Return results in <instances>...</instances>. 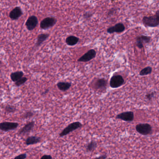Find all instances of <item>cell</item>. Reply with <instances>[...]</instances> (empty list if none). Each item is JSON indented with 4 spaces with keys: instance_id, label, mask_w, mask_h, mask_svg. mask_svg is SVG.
I'll use <instances>...</instances> for the list:
<instances>
[{
    "instance_id": "6da1fadb",
    "label": "cell",
    "mask_w": 159,
    "mask_h": 159,
    "mask_svg": "<svg viewBox=\"0 0 159 159\" xmlns=\"http://www.w3.org/2000/svg\"><path fill=\"white\" fill-rule=\"evenodd\" d=\"M142 21L145 27L151 28L158 27L159 25V10H157L153 16H144Z\"/></svg>"
},
{
    "instance_id": "7a4b0ae2",
    "label": "cell",
    "mask_w": 159,
    "mask_h": 159,
    "mask_svg": "<svg viewBox=\"0 0 159 159\" xmlns=\"http://www.w3.org/2000/svg\"><path fill=\"white\" fill-rule=\"evenodd\" d=\"M83 126V124L79 121L74 122L69 124L67 127H65L59 134V137H64L65 136L69 134L70 132L78 129Z\"/></svg>"
},
{
    "instance_id": "3957f363",
    "label": "cell",
    "mask_w": 159,
    "mask_h": 159,
    "mask_svg": "<svg viewBox=\"0 0 159 159\" xmlns=\"http://www.w3.org/2000/svg\"><path fill=\"white\" fill-rule=\"evenodd\" d=\"M135 129L139 134L144 136L151 134L153 128L151 125L148 123H140L136 125Z\"/></svg>"
},
{
    "instance_id": "277c9868",
    "label": "cell",
    "mask_w": 159,
    "mask_h": 159,
    "mask_svg": "<svg viewBox=\"0 0 159 159\" xmlns=\"http://www.w3.org/2000/svg\"><path fill=\"white\" fill-rule=\"evenodd\" d=\"M125 80L120 75H114L110 79L109 84L112 88L116 89L122 86L125 84Z\"/></svg>"
},
{
    "instance_id": "5b68a950",
    "label": "cell",
    "mask_w": 159,
    "mask_h": 159,
    "mask_svg": "<svg viewBox=\"0 0 159 159\" xmlns=\"http://www.w3.org/2000/svg\"><path fill=\"white\" fill-rule=\"evenodd\" d=\"M57 19L54 17H47L42 20L40 27L42 30H46L51 28L57 23Z\"/></svg>"
},
{
    "instance_id": "8992f818",
    "label": "cell",
    "mask_w": 159,
    "mask_h": 159,
    "mask_svg": "<svg viewBox=\"0 0 159 159\" xmlns=\"http://www.w3.org/2000/svg\"><path fill=\"white\" fill-rule=\"evenodd\" d=\"M115 118L124 121L131 122L134 120V114L132 111H127L117 114Z\"/></svg>"
},
{
    "instance_id": "52a82bcc",
    "label": "cell",
    "mask_w": 159,
    "mask_h": 159,
    "mask_svg": "<svg viewBox=\"0 0 159 159\" xmlns=\"http://www.w3.org/2000/svg\"><path fill=\"white\" fill-rule=\"evenodd\" d=\"M19 124L17 122H3L0 123V130L3 132H8L16 129L18 127Z\"/></svg>"
},
{
    "instance_id": "ba28073f",
    "label": "cell",
    "mask_w": 159,
    "mask_h": 159,
    "mask_svg": "<svg viewBox=\"0 0 159 159\" xmlns=\"http://www.w3.org/2000/svg\"><path fill=\"white\" fill-rule=\"evenodd\" d=\"M38 24V20L36 16L32 15L29 16L26 22L25 26L29 31H32L37 27Z\"/></svg>"
},
{
    "instance_id": "9c48e42d",
    "label": "cell",
    "mask_w": 159,
    "mask_h": 159,
    "mask_svg": "<svg viewBox=\"0 0 159 159\" xmlns=\"http://www.w3.org/2000/svg\"><path fill=\"white\" fill-rule=\"evenodd\" d=\"M96 51L94 49H91L78 59V62H87L94 59L96 56Z\"/></svg>"
},
{
    "instance_id": "30bf717a",
    "label": "cell",
    "mask_w": 159,
    "mask_h": 159,
    "mask_svg": "<svg viewBox=\"0 0 159 159\" xmlns=\"http://www.w3.org/2000/svg\"><path fill=\"white\" fill-rule=\"evenodd\" d=\"M151 40V37L150 36L138 35L136 38V45L139 49H142L144 47V43H149Z\"/></svg>"
},
{
    "instance_id": "8fae6325",
    "label": "cell",
    "mask_w": 159,
    "mask_h": 159,
    "mask_svg": "<svg viewBox=\"0 0 159 159\" xmlns=\"http://www.w3.org/2000/svg\"><path fill=\"white\" fill-rule=\"evenodd\" d=\"M22 8L19 6H16L11 10L9 14V17L12 20L15 21L19 19L23 15Z\"/></svg>"
},
{
    "instance_id": "7c38bea8",
    "label": "cell",
    "mask_w": 159,
    "mask_h": 159,
    "mask_svg": "<svg viewBox=\"0 0 159 159\" xmlns=\"http://www.w3.org/2000/svg\"><path fill=\"white\" fill-rule=\"evenodd\" d=\"M126 28L124 24L122 22L117 23L113 26L110 27L107 29V32L109 34H113L114 33H120L124 32Z\"/></svg>"
},
{
    "instance_id": "4fadbf2b",
    "label": "cell",
    "mask_w": 159,
    "mask_h": 159,
    "mask_svg": "<svg viewBox=\"0 0 159 159\" xmlns=\"http://www.w3.org/2000/svg\"><path fill=\"white\" fill-rule=\"evenodd\" d=\"M35 125V121H31L29 122L26 124L24 127H22L18 132V134L20 135H24L27 133H30L34 128Z\"/></svg>"
},
{
    "instance_id": "5bb4252c",
    "label": "cell",
    "mask_w": 159,
    "mask_h": 159,
    "mask_svg": "<svg viewBox=\"0 0 159 159\" xmlns=\"http://www.w3.org/2000/svg\"><path fill=\"white\" fill-rule=\"evenodd\" d=\"M108 85V81L105 78H98L94 83V88L96 90H105Z\"/></svg>"
},
{
    "instance_id": "9a60e30c",
    "label": "cell",
    "mask_w": 159,
    "mask_h": 159,
    "mask_svg": "<svg viewBox=\"0 0 159 159\" xmlns=\"http://www.w3.org/2000/svg\"><path fill=\"white\" fill-rule=\"evenodd\" d=\"M50 34L49 33H42L38 35L36 42L35 45V47L36 48L39 47L43 43V42L47 40Z\"/></svg>"
},
{
    "instance_id": "2e32d148",
    "label": "cell",
    "mask_w": 159,
    "mask_h": 159,
    "mask_svg": "<svg viewBox=\"0 0 159 159\" xmlns=\"http://www.w3.org/2000/svg\"><path fill=\"white\" fill-rule=\"evenodd\" d=\"M72 84L71 82L60 81L57 84V87L60 91L62 92H66L70 89Z\"/></svg>"
},
{
    "instance_id": "e0dca14e",
    "label": "cell",
    "mask_w": 159,
    "mask_h": 159,
    "mask_svg": "<svg viewBox=\"0 0 159 159\" xmlns=\"http://www.w3.org/2000/svg\"><path fill=\"white\" fill-rule=\"evenodd\" d=\"M41 138L36 136H31L27 138L25 140V144L27 146L32 145L40 143L41 141Z\"/></svg>"
},
{
    "instance_id": "ac0fdd59",
    "label": "cell",
    "mask_w": 159,
    "mask_h": 159,
    "mask_svg": "<svg viewBox=\"0 0 159 159\" xmlns=\"http://www.w3.org/2000/svg\"><path fill=\"white\" fill-rule=\"evenodd\" d=\"M79 41V38L74 35L68 36L65 40V42L68 46H73L76 45Z\"/></svg>"
},
{
    "instance_id": "d6986e66",
    "label": "cell",
    "mask_w": 159,
    "mask_h": 159,
    "mask_svg": "<svg viewBox=\"0 0 159 159\" xmlns=\"http://www.w3.org/2000/svg\"><path fill=\"white\" fill-rule=\"evenodd\" d=\"M25 75V73L22 71H17L16 72H12L10 74V78L11 80L13 82H16L18 80H19L20 78L23 77Z\"/></svg>"
},
{
    "instance_id": "ffe728a7",
    "label": "cell",
    "mask_w": 159,
    "mask_h": 159,
    "mask_svg": "<svg viewBox=\"0 0 159 159\" xmlns=\"http://www.w3.org/2000/svg\"><path fill=\"white\" fill-rule=\"evenodd\" d=\"M97 144L96 141L92 140L87 143L85 146V149L87 152H91L94 151L97 148Z\"/></svg>"
},
{
    "instance_id": "44dd1931",
    "label": "cell",
    "mask_w": 159,
    "mask_h": 159,
    "mask_svg": "<svg viewBox=\"0 0 159 159\" xmlns=\"http://www.w3.org/2000/svg\"><path fill=\"white\" fill-rule=\"evenodd\" d=\"M152 67H151V66H147L140 70L139 72V75L140 76L148 75L152 73Z\"/></svg>"
},
{
    "instance_id": "7402d4cb",
    "label": "cell",
    "mask_w": 159,
    "mask_h": 159,
    "mask_svg": "<svg viewBox=\"0 0 159 159\" xmlns=\"http://www.w3.org/2000/svg\"><path fill=\"white\" fill-rule=\"evenodd\" d=\"M16 108L15 106L7 105L5 107V111L8 113H14L16 111Z\"/></svg>"
},
{
    "instance_id": "603a6c76",
    "label": "cell",
    "mask_w": 159,
    "mask_h": 159,
    "mask_svg": "<svg viewBox=\"0 0 159 159\" xmlns=\"http://www.w3.org/2000/svg\"><path fill=\"white\" fill-rule=\"evenodd\" d=\"M28 80V78H27V77H23L22 78H20L19 80H18L16 82H15V85L16 87L21 86L22 85L24 84L27 82Z\"/></svg>"
},
{
    "instance_id": "cb8c5ba5",
    "label": "cell",
    "mask_w": 159,
    "mask_h": 159,
    "mask_svg": "<svg viewBox=\"0 0 159 159\" xmlns=\"http://www.w3.org/2000/svg\"><path fill=\"white\" fill-rule=\"evenodd\" d=\"M34 113L32 112L31 111H28L25 113L23 116H22V118L24 119H29L31 118V117H32L34 116Z\"/></svg>"
},
{
    "instance_id": "d4e9b609",
    "label": "cell",
    "mask_w": 159,
    "mask_h": 159,
    "mask_svg": "<svg viewBox=\"0 0 159 159\" xmlns=\"http://www.w3.org/2000/svg\"><path fill=\"white\" fill-rule=\"evenodd\" d=\"M155 96V92H151L150 93H148L145 96L146 99L149 101H151Z\"/></svg>"
},
{
    "instance_id": "484cf974",
    "label": "cell",
    "mask_w": 159,
    "mask_h": 159,
    "mask_svg": "<svg viewBox=\"0 0 159 159\" xmlns=\"http://www.w3.org/2000/svg\"><path fill=\"white\" fill-rule=\"evenodd\" d=\"M93 16V14L89 11H86L83 15V17L84 19L86 20H88L91 19L92 16Z\"/></svg>"
},
{
    "instance_id": "4316f807",
    "label": "cell",
    "mask_w": 159,
    "mask_h": 159,
    "mask_svg": "<svg viewBox=\"0 0 159 159\" xmlns=\"http://www.w3.org/2000/svg\"><path fill=\"white\" fill-rule=\"evenodd\" d=\"M117 11V9L115 8H111L108 11V13L107 14V16L108 17H110L113 16L114 14Z\"/></svg>"
},
{
    "instance_id": "83f0119b",
    "label": "cell",
    "mask_w": 159,
    "mask_h": 159,
    "mask_svg": "<svg viewBox=\"0 0 159 159\" xmlns=\"http://www.w3.org/2000/svg\"><path fill=\"white\" fill-rule=\"evenodd\" d=\"M27 155L26 154H22L17 155L13 159H25L27 158Z\"/></svg>"
},
{
    "instance_id": "f1b7e54d",
    "label": "cell",
    "mask_w": 159,
    "mask_h": 159,
    "mask_svg": "<svg viewBox=\"0 0 159 159\" xmlns=\"http://www.w3.org/2000/svg\"><path fill=\"white\" fill-rule=\"evenodd\" d=\"M40 159H52V157L51 155L44 154L42 156Z\"/></svg>"
},
{
    "instance_id": "f546056e",
    "label": "cell",
    "mask_w": 159,
    "mask_h": 159,
    "mask_svg": "<svg viewBox=\"0 0 159 159\" xmlns=\"http://www.w3.org/2000/svg\"><path fill=\"white\" fill-rule=\"evenodd\" d=\"M107 155L106 154H104V155H102L100 156L96 157L93 159H106L107 158Z\"/></svg>"
},
{
    "instance_id": "4dcf8cb0",
    "label": "cell",
    "mask_w": 159,
    "mask_h": 159,
    "mask_svg": "<svg viewBox=\"0 0 159 159\" xmlns=\"http://www.w3.org/2000/svg\"><path fill=\"white\" fill-rule=\"evenodd\" d=\"M49 91H50V90H49V89H46L45 90H44V91L41 93V95H42V96L45 95L47 94L49 92Z\"/></svg>"
},
{
    "instance_id": "1f68e13d",
    "label": "cell",
    "mask_w": 159,
    "mask_h": 159,
    "mask_svg": "<svg viewBox=\"0 0 159 159\" xmlns=\"http://www.w3.org/2000/svg\"><path fill=\"white\" fill-rule=\"evenodd\" d=\"M2 64V61L0 59V65H1Z\"/></svg>"
}]
</instances>
